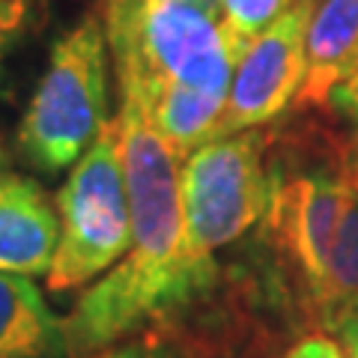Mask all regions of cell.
<instances>
[{"label": "cell", "instance_id": "cell-1", "mask_svg": "<svg viewBox=\"0 0 358 358\" xmlns=\"http://www.w3.org/2000/svg\"><path fill=\"white\" fill-rule=\"evenodd\" d=\"M114 120L131 203V245L63 320L69 358L110 350L143 320L206 287L185 257L179 152L167 147L143 108L131 99L120 96V114Z\"/></svg>", "mask_w": 358, "mask_h": 358}, {"label": "cell", "instance_id": "cell-2", "mask_svg": "<svg viewBox=\"0 0 358 358\" xmlns=\"http://www.w3.org/2000/svg\"><path fill=\"white\" fill-rule=\"evenodd\" d=\"M105 30L120 75V96L141 102L167 87L227 99L245 48L221 3L105 0Z\"/></svg>", "mask_w": 358, "mask_h": 358}, {"label": "cell", "instance_id": "cell-3", "mask_svg": "<svg viewBox=\"0 0 358 358\" xmlns=\"http://www.w3.org/2000/svg\"><path fill=\"white\" fill-rule=\"evenodd\" d=\"M108 30L81 18L54 42L45 75L21 117L18 150L39 171L75 164L108 126Z\"/></svg>", "mask_w": 358, "mask_h": 358}, {"label": "cell", "instance_id": "cell-4", "mask_svg": "<svg viewBox=\"0 0 358 358\" xmlns=\"http://www.w3.org/2000/svg\"><path fill=\"white\" fill-rule=\"evenodd\" d=\"M272 173L266 167V134L257 129L200 143L182 164L185 257L203 278L218 248L236 242L266 218Z\"/></svg>", "mask_w": 358, "mask_h": 358}, {"label": "cell", "instance_id": "cell-5", "mask_svg": "<svg viewBox=\"0 0 358 358\" xmlns=\"http://www.w3.org/2000/svg\"><path fill=\"white\" fill-rule=\"evenodd\" d=\"M131 245V203L117 120L99 131L60 188V242L48 272L51 289L90 284L114 268Z\"/></svg>", "mask_w": 358, "mask_h": 358}, {"label": "cell", "instance_id": "cell-6", "mask_svg": "<svg viewBox=\"0 0 358 358\" xmlns=\"http://www.w3.org/2000/svg\"><path fill=\"white\" fill-rule=\"evenodd\" d=\"M313 3L317 0H296L242 48L215 138L263 126L299 99L308 75V24Z\"/></svg>", "mask_w": 358, "mask_h": 358}, {"label": "cell", "instance_id": "cell-7", "mask_svg": "<svg viewBox=\"0 0 358 358\" xmlns=\"http://www.w3.org/2000/svg\"><path fill=\"white\" fill-rule=\"evenodd\" d=\"M352 192V171H308L293 176L272 173L266 227L275 248L293 263L313 293L329 268L346 200Z\"/></svg>", "mask_w": 358, "mask_h": 358}, {"label": "cell", "instance_id": "cell-8", "mask_svg": "<svg viewBox=\"0 0 358 358\" xmlns=\"http://www.w3.org/2000/svg\"><path fill=\"white\" fill-rule=\"evenodd\" d=\"M57 242L60 224L42 188L0 167V272L48 275Z\"/></svg>", "mask_w": 358, "mask_h": 358}, {"label": "cell", "instance_id": "cell-9", "mask_svg": "<svg viewBox=\"0 0 358 358\" xmlns=\"http://www.w3.org/2000/svg\"><path fill=\"white\" fill-rule=\"evenodd\" d=\"M358 75V0H317L308 24V75L296 102L326 105Z\"/></svg>", "mask_w": 358, "mask_h": 358}, {"label": "cell", "instance_id": "cell-10", "mask_svg": "<svg viewBox=\"0 0 358 358\" xmlns=\"http://www.w3.org/2000/svg\"><path fill=\"white\" fill-rule=\"evenodd\" d=\"M66 322L57 320L30 275L0 272V358H57Z\"/></svg>", "mask_w": 358, "mask_h": 358}, {"label": "cell", "instance_id": "cell-11", "mask_svg": "<svg viewBox=\"0 0 358 358\" xmlns=\"http://www.w3.org/2000/svg\"><path fill=\"white\" fill-rule=\"evenodd\" d=\"M310 301L320 322L331 331L358 310V171H352V192L331 245L326 278L310 293Z\"/></svg>", "mask_w": 358, "mask_h": 358}, {"label": "cell", "instance_id": "cell-12", "mask_svg": "<svg viewBox=\"0 0 358 358\" xmlns=\"http://www.w3.org/2000/svg\"><path fill=\"white\" fill-rule=\"evenodd\" d=\"M293 3L296 0H221V9L227 15L230 30L236 33V39L248 45Z\"/></svg>", "mask_w": 358, "mask_h": 358}, {"label": "cell", "instance_id": "cell-13", "mask_svg": "<svg viewBox=\"0 0 358 358\" xmlns=\"http://www.w3.org/2000/svg\"><path fill=\"white\" fill-rule=\"evenodd\" d=\"M45 0H0V81H3V63L13 48L27 36Z\"/></svg>", "mask_w": 358, "mask_h": 358}, {"label": "cell", "instance_id": "cell-14", "mask_svg": "<svg viewBox=\"0 0 358 358\" xmlns=\"http://www.w3.org/2000/svg\"><path fill=\"white\" fill-rule=\"evenodd\" d=\"M90 358H185L182 352L171 343L162 341H134V343H122V346H110Z\"/></svg>", "mask_w": 358, "mask_h": 358}, {"label": "cell", "instance_id": "cell-15", "mask_svg": "<svg viewBox=\"0 0 358 358\" xmlns=\"http://www.w3.org/2000/svg\"><path fill=\"white\" fill-rule=\"evenodd\" d=\"M287 358H343V355H341V346L329 338H308L296 343L287 352Z\"/></svg>", "mask_w": 358, "mask_h": 358}, {"label": "cell", "instance_id": "cell-16", "mask_svg": "<svg viewBox=\"0 0 358 358\" xmlns=\"http://www.w3.org/2000/svg\"><path fill=\"white\" fill-rule=\"evenodd\" d=\"M338 334H341V341L346 346V352H350V358H358V310H352L350 317L341 322Z\"/></svg>", "mask_w": 358, "mask_h": 358}, {"label": "cell", "instance_id": "cell-17", "mask_svg": "<svg viewBox=\"0 0 358 358\" xmlns=\"http://www.w3.org/2000/svg\"><path fill=\"white\" fill-rule=\"evenodd\" d=\"M334 96H338V102H341V105H343V108L350 110V114L358 120V75H352L350 81H346V84H343Z\"/></svg>", "mask_w": 358, "mask_h": 358}, {"label": "cell", "instance_id": "cell-18", "mask_svg": "<svg viewBox=\"0 0 358 358\" xmlns=\"http://www.w3.org/2000/svg\"><path fill=\"white\" fill-rule=\"evenodd\" d=\"M176 3H203V6H212V3H221V0H176Z\"/></svg>", "mask_w": 358, "mask_h": 358}]
</instances>
